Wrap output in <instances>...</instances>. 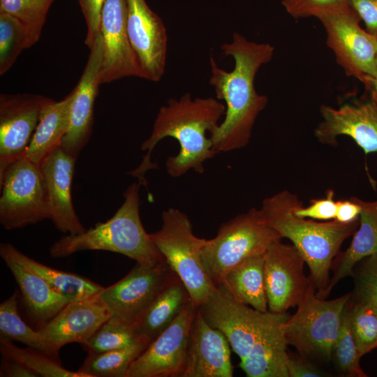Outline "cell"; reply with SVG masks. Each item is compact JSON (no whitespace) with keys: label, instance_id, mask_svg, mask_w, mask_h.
Masks as SVG:
<instances>
[{"label":"cell","instance_id":"cell-1","mask_svg":"<svg viewBox=\"0 0 377 377\" xmlns=\"http://www.w3.org/2000/svg\"><path fill=\"white\" fill-rule=\"evenodd\" d=\"M221 50L224 56L233 58L235 66L227 71L217 65L212 55L209 57V84L216 98L226 103L223 121L209 134L218 153L249 144L256 119L268 103L267 96L256 90L255 78L274 53L271 44L249 40L238 32H234L231 40L222 44Z\"/></svg>","mask_w":377,"mask_h":377},{"label":"cell","instance_id":"cell-2","mask_svg":"<svg viewBox=\"0 0 377 377\" xmlns=\"http://www.w3.org/2000/svg\"><path fill=\"white\" fill-rule=\"evenodd\" d=\"M226 105L214 97L192 98L186 93L179 98H171L160 108L149 137L141 145L147 151L138 168L129 172L146 185L145 173L157 168L151 162V154L157 143L167 137L177 140L179 151L165 161L166 170L172 177H179L190 170L204 172V163L218 152L213 148L210 133L219 126L225 115Z\"/></svg>","mask_w":377,"mask_h":377},{"label":"cell","instance_id":"cell-3","mask_svg":"<svg viewBox=\"0 0 377 377\" xmlns=\"http://www.w3.org/2000/svg\"><path fill=\"white\" fill-rule=\"evenodd\" d=\"M300 203L296 194L283 190L265 198L259 209L265 223L297 248L309 267L316 295L326 298L332 261L343 242L357 230L360 220L345 223L302 218L295 213Z\"/></svg>","mask_w":377,"mask_h":377},{"label":"cell","instance_id":"cell-4","mask_svg":"<svg viewBox=\"0 0 377 377\" xmlns=\"http://www.w3.org/2000/svg\"><path fill=\"white\" fill-rule=\"evenodd\" d=\"M142 184H131L124 193V202L107 221L77 235H65L50 249L53 258L69 256L82 251H108L153 266L166 262L141 222L139 190Z\"/></svg>","mask_w":377,"mask_h":377},{"label":"cell","instance_id":"cell-5","mask_svg":"<svg viewBox=\"0 0 377 377\" xmlns=\"http://www.w3.org/2000/svg\"><path fill=\"white\" fill-rule=\"evenodd\" d=\"M161 216V229L149 233L150 238L186 286L191 301L199 307L216 288L202 262L207 239L193 234L188 216L178 209L169 208Z\"/></svg>","mask_w":377,"mask_h":377},{"label":"cell","instance_id":"cell-6","mask_svg":"<svg viewBox=\"0 0 377 377\" xmlns=\"http://www.w3.org/2000/svg\"><path fill=\"white\" fill-rule=\"evenodd\" d=\"M350 297V293L327 300L318 297L311 286L295 313L281 324L287 344L311 361L330 362Z\"/></svg>","mask_w":377,"mask_h":377},{"label":"cell","instance_id":"cell-7","mask_svg":"<svg viewBox=\"0 0 377 377\" xmlns=\"http://www.w3.org/2000/svg\"><path fill=\"white\" fill-rule=\"evenodd\" d=\"M281 239L265 223L260 209L251 208L223 223L216 236L207 239L201 253L204 269L216 286L235 265L249 256L265 253Z\"/></svg>","mask_w":377,"mask_h":377},{"label":"cell","instance_id":"cell-8","mask_svg":"<svg viewBox=\"0 0 377 377\" xmlns=\"http://www.w3.org/2000/svg\"><path fill=\"white\" fill-rule=\"evenodd\" d=\"M314 17L325 30L337 64L367 88L377 73V36L360 27V19L348 5L319 11Z\"/></svg>","mask_w":377,"mask_h":377},{"label":"cell","instance_id":"cell-9","mask_svg":"<svg viewBox=\"0 0 377 377\" xmlns=\"http://www.w3.org/2000/svg\"><path fill=\"white\" fill-rule=\"evenodd\" d=\"M205 320L222 332L233 351L244 360L255 343L274 325L288 318L286 313L262 312L237 301L221 283L199 307Z\"/></svg>","mask_w":377,"mask_h":377},{"label":"cell","instance_id":"cell-10","mask_svg":"<svg viewBox=\"0 0 377 377\" xmlns=\"http://www.w3.org/2000/svg\"><path fill=\"white\" fill-rule=\"evenodd\" d=\"M0 223L5 229L22 228L50 219L40 165L20 157L0 178Z\"/></svg>","mask_w":377,"mask_h":377},{"label":"cell","instance_id":"cell-11","mask_svg":"<svg viewBox=\"0 0 377 377\" xmlns=\"http://www.w3.org/2000/svg\"><path fill=\"white\" fill-rule=\"evenodd\" d=\"M176 276L166 262L153 266L137 263L119 281L104 288L98 297L112 317L133 325Z\"/></svg>","mask_w":377,"mask_h":377},{"label":"cell","instance_id":"cell-12","mask_svg":"<svg viewBox=\"0 0 377 377\" xmlns=\"http://www.w3.org/2000/svg\"><path fill=\"white\" fill-rule=\"evenodd\" d=\"M281 239L264 253V279L268 311L283 313L300 303L313 284L304 272L305 260L292 244Z\"/></svg>","mask_w":377,"mask_h":377},{"label":"cell","instance_id":"cell-13","mask_svg":"<svg viewBox=\"0 0 377 377\" xmlns=\"http://www.w3.org/2000/svg\"><path fill=\"white\" fill-rule=\"evenodd\" d=\"M198 308L189 300L174 321L131 364L126 377H181Z\"/></svg>","mask_w":377,"mask_h":377},{"label":"cell","instance_id":"cell-14","mask_svg":"<svg viewBox=\"0 0 377 377\" xmlns=\"http://www.w3.org/2000/svg\"><path fill=\"white\" fill-rule=\"evenodd\" d=\"M52 100L27 93L0 95V178L23 156L44 108Z\"/></svg>","mask_w":377,"mask_h":377},{"label":"cell","instance_id":"cell-15","mask_svg":"<svg viewBox=\"0 0 377 377\" xmlns=\"http://www.w3.org/2000/svg\"><path fill=\"white\" fill-rule=\"evenodd\" d=\"M126 1L128 38L140 66L142 78L158 82L164 75L166 66V28L145 0Z\"/></svg>","mask_w":377,"mask_h":377},{"label":"cell","instance_id":"cell-16","mask_svg":"<svg viewBox=\"0 0 377 377\" xmlns=\"http://www.w3.org/2000/svg\"><path fill=\"white\" fill-rule=\"evenodd\" d=\"M321 121L314 129L322 144L336 145L337 138L348 136L365 154L377 151V103L368 101L346 103L338 108L322 105Z\"/></svg>","mask_w":377,"mask_h":377},{"label":"cell","instance_id":"cell-17","mask_svg":"<svg viewBox=\"0 0 377 377\" xmlns=\"http://www.w3.org/2000/svg\"><path fill=\"white\" fill-rule=\"evenodd\" d=\"M89 50L83 73L73 90L69 127L60 145L76 158L91 135L94 103L102 84L103 45L100 32Z\"/></svg>","mask_w":377,"mask_h":377},{"label":"cell","instance_id":"cell-18","mask_svg":"<svg viewBox=\"0 0 377 377\" xmlns=\"http://www.w3.org/2000/svg\"><path fill=\"white\" fill-rule=\"evenodd\" d=\"M126 16V0L105 1L100 18L103 45L102 84L126 77L142 78L140 66L130 43Z\"/></svg>","mask_w":377,"mask_h":377},{"label":"cell","instance_id":"cell-19","mask_svg":"<svg viewBox=\"0 0 377 377\" xmlns=\"http://www.w3.org/2000/svg\"><path fill=\"white\" fill-rule=\"evenodd\" d=\"M111 316V312L97 294L69 302L38 330L52 357L60 362L62 346L70 343L82 344Z\"/></svg>","mask_w":377,"mask_h":377},{"label":"cell","instance_id":"cell-20","mask_svg":"<svg viewBox=\"0 0 377 377\" xmlns=\"http://www.w3.org/2000/svg\"><path fill=\"white\" fill-rule=\"evenodd\" d=\"M230 346L224 334L212 327L198 308L190 330L181 377L233 376Z\"/></svg>","mask_w":377,"mask_h":377},{"label":"cell","instance_id":"cell-21","mask_svg":"<svg viewBox=\"0 0 377 377\" xmlns=\"http://www.w3.org/2000/svg\"><path fill=\"white\" fill-rule=\"evenodd\" d=\"M76 157L60 146L41 163L47 193L50 220L63 233L77 235L86 231L73 207L71 185Z\"/></svg>","mask_w":377,"mask_h":377},{"label":"cell","instance_id":"cell-22","mask_svg":"<svg viewBox=\"0 0 377 377\" xmlns=\"http://www.w3.org/2000/svg\"><path fill=\"white\" fill-rule=\"evenodd\" d=\"M0 256L14 276L28 315L36 323L37 330L72 302L56 292L43 277L14 258L1 243Z\"/></svg>","mask_w":377,"mask_h":377},{"label":"cell","instance_id":"cell-23","mask_svg":"<svg viewBox=\"0 0 377 377\" xmlns=\"http://www.w3.org/2000/svg\"><path fill=\"white\" fill-rule=\"evenodd\" d=\"M353 198L361 207L359 226L349 246L339 251L332 261L326 297L341 279L352 276L353 268L359 261L377 253V200L365 201Z\"/></svg>","mask_w":377,"mask_h":377},{"label":"cell","instance_id":"cell-24","mask_svg":"<svg viewBox=\"0 0 377 377\" xmlns=\"http://www.w3.org/2000/svg\"><path fill=\"white\" fill-rule=\"evenodd\" d=\"M73 91L59 101L52 100L43 109L23 156L39 165L59 147L70 124Z\"/></svg>","mask_w":377,"mask_h":377},{"label":"cell","instance_id":"cell-25","mask_svg":"<svg viewBox=\"0 0 377 377\" xmlns=\"http://www.w3.org/2000/svg\"><path fill=\"white\" fill-rule=\"evenodd\" d=\"M287 319V318H286ZM282 320L263 334L239 367L248 377H288V353Z\"/></svg>","mask_w":377,"mask_h":377},{"label":"cell","instance_id":"cell-26","mask_svg":"<svg viewBox=\"0 0 377 377\" xmlns=\"http://www.w3.org/2000/svg\"><path fill=\"white\" fill-rule=\"evenodd\" d=\"M189 300L186 286L176 276L133 325L135 330L152 341L174 321Z\"/></svg>","mask_w":377,"mask_h":377},{"label":"cell","instance_id":"cell-27","mask_svg":"<svg viewBox=\"0 0 377 377\" xmlns=\"http://www.w3.org/2000/svg\"><path fill=\"white\" fill-rule=\"evenodd\" d=\"M237 301L262 311H268L264 279V253L249 256L225 275L223 282Z\"/></svg>","mask_w":377,"mask_h":377},{"label":"cell","instance_id":"cell-28","mask_svg":"<svg viewBox=\"0 0 377 377\" xmlns=\"http://www.w3.org/2000/svg\"><path fill=\"white\" fill-rule=\"evenodd\" d=\"M1 244L14 258L43 277L56 292L71 301L91 297L104 288L80 275L45 265L22 253L10 243Z\"/></svg>","mask_w":377,"mask_h":377},{"label":"cell","instance_id":"cell-29","mask_svg":"<svg viewBox=\"0 0 377 377\" xmlns=\"http://www.w3.org/2000/svg\"><path fill=\"white\" fill-rule=\"evenodd\" d=\"M150 342L149 339H145L125 348L89 353L78 371L87 377H126L131 364Z\"/></svg>","mask_w":377,"mask_h":377},{"label":"cell","instance_id":"cell-30","mask_svg":"<svg viewBox=\"0 0 377 377\" xmlns=\"http://www.w3.org/2000/svg\"><path fill=\"white\" fill-rule=\"evenodd\" d=\"M0 353L2 358L16 362L43 377H87L79 371L64 368L60 362L38 350L29 347L19 348L11 340L0 338Z\"/></svg>","mask_w":377,"mask_h":377},{"label":"cell","instance_id":"cell-31","mask_svg":"<svg viewBox=\"0 0 377 377\" xmlns=\"http://www.w3.org/2000/svg\"><path fill=\"white\" fill-rule=\"evenodd\" d=\"M18 295L15 290L0 304V337L20 341L53 357L40 332L33 330L20 317Z\"/></svg>","mask_w":377,"mask_h":377},{"label":"cell","instance_id":"cell-32","mask_svg":"<svg viewBox=\"0 0 377 377\" xmlns=\"http://www.w3.org/2000/svg\"><path fill=\"white\" fill-rule=\"evenodd\" d=\"M145 339L149 338L138 334L133 325L111 316L80 345L89 353H101L130 346Z\"/></svg>","mask_w":377,"mask_h":377},{"label":"cell","instance_id":"cell-33","mask_svg":"<svg viewBox=\"0 0 377 377\" xmlns=\"http://www.w3.org/2000/svg\"><path fill=\"white\" fill-rule=\"evenodd\" d=\"M55 0H0V12L20 20L27 28V48L36 44L41 35L47 13Z\"/></svg>","mask_w":377,"mask_h":377},{"label":"cell","instance_id":"cell-34","mask_svg":"<svg viewBox=\"0 0 377 377\" xmlns=\"http://www.w3.org/2000/svg\"><path fill=\"white\" fill-rule=\"evenodd\" d=\"M27 28L17 17L0 12V75L7 73L27 48Z\"/></svg>","mask_w":377,"mask_h":377},{"label":"cell","instance_id":"cell-35","mask_svg":"<svg viewBox=\"0 0 377 377\" xmlns=\"http://www.w3.org/2000/svg\"><path fill=\"white\" fill-rule=\"evenodd\" d=\"M346 306L351 334L362 357L377 348V314L350 299Z\"/></svg>","mask_w":377,"mask_h":377},{"label":"cell","instance_id":"cell-36","mask_svg":"<svg viewBox=\"0 0 377 377\" xmlns=\"http://www.w3.org/2000/svg\"><path fill=\"white\" fill-rule=\"evenodd\" d=\"M361 356L349 325L348 309L346 305L339 334L333 346L332 359L337 369L346 376L367 377L360 364Z\"/></svg>","mask_w":377,"mask_h":377},{"label":"cell","instance_id":"cell-37","mask_svg":"<svg viewBox=\"0 0 377 377\" xmlns=\"http://www.w3.org/2000/svg\"><path fill=\"white\" fill-rule=\"evenodd\" d=\"M354 289L350 300L377 314V253L359 261L353 268Z\"/></svg>","mask_w":377,"mask_h":377},{"label":"cell","instance_id":"cell-38","mask_svg":"<svg viewBox=\"0 0 377 377\" xmlns=\"http://www.w3.org/2000/svg\"><path fill=\"white\" fill-rule=\"evenodd\" d=\"M348 0H282L287 13L295 19L314 17L319 11L348 6Z\"/></svg>","mask_w":377,"mask_h":377},{"label":"cell","instance_id":"cell-39","mask_svg":"<svg viewBox=\"0 0 377 377\" xmlns=\"http://www.w3.org/2000/svg\"><path fill=\"white\" fill-rule=\"evenodd\" d=\"M297 216L320 221H331L335 219L337 213V201L334 200V192L328 189L325 198L311 200L307 207H304L302 202L295 209Z\"/></svg>","mask_w":377,"mask_h":377},{"label":"cell","instance_id":"cell-40","mask_svg":"<svg viewBox=\"0 0 377 377\" xmlns=\"http://www.w3.org/2000/svg\"><path fill=\"white\" fill-rule=\"evenodd\" d=\"M105 0H78L87 25L85 45L90 49L100 32V18Z\"/></svg>","mask_w":377,"mask_h":377},{"label":"cell","instance_id":"cell-41","mask_svg":"<svg viewBox=\"0 0 377 377\" xmlns=\"http://www.w3.org/2000/svg\"><path fill=\"white\" fill-rule=\"evenodd\" d=\"M288 377H320L325 373L311 360L300 354L289 353L287 363Z\"/></svg>","mask_w":377,"mask_h":377},{"label":"cell","instance_id":"cell-42","mask_svg":"<svg viewBox=\"0 0 377 377\" xmlns=\"http://www.w3.org/2000/svg\"><path fill=\"white\" fill-rule=\"evenodd\" d=\"M348 3L364 22L366 30L377 36V0H348Z\"/></svg>","mask_w":377,"mask_h":377},{"label":"cell","instance_id":"cell-43","mask_svg":"<svg viewBox=\"0 0 377 377\" xmlns=\"http://www.w3.org/2000/svg\"><path fill=\"white\" fill-rule=\"evenodd\" d=\"M361 207L353 197L348 200L337 201L335 220L345 223H350L360 220Z\"/></svg>","mask_w":377,"mask_h":377},{"label":"cell","instance_id":"cell-44","mask_svg":"<svg viewBox=\"0 0 377 377\" xmlns=\"http://www.w3.org/2000/svg\"><path fill=\"white\" fill-rule=\"evenodd\" d=\"M3 359L1 364V376L38 377L36 374L24 366L9 360Z\"/></svg>","mask_w":377,"mask_h":377},{"label":"cell","instance_id":"cell-45","mask_svg":"<svg viewBox=\"0 0 377 377\" xmlns=\"http://www.w3.org/2000/svg\"><path fill=\"white\" fill-rule=\"evenodd\" d=\"M366 89L370 93V98L377 103V73L376 77L371 81L370 84Z\"/></svg>","mask_w":377,"mask_h":377}]
</instances>
